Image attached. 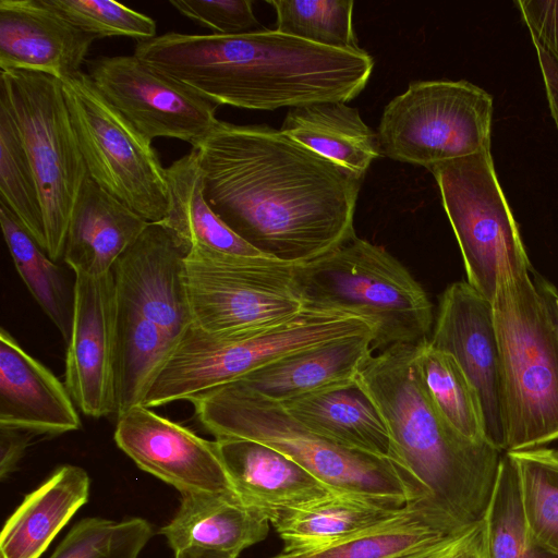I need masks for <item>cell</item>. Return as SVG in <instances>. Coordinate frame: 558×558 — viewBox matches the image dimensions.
Here are the masks:
<instances>
[{"label":"cell","instance_id":"13","mask_svg":"<svg viewBox=\"0 0 558 558\" xmlns=\"http://www.w3.org/2000/svg\"><path fill=\"white\" fill-rule=\"evenodd\" d=\"M468 282L493 302L502 264L531 265L490 150L433 166Z\"/></svg>","mask_w":558,"mask_h":558},{"label":"cell","instance_id":"15","mask_svg":"<svg viewBox=\"0 0 558 558\" xmlns=\"http://www.w3.org/2000/svg\"><path fill=\"white\" fill-rule=\"evenodd\" d=\"M66 389L87 416L117 413L116 287L112 272L75 274L65 354Z\"/></svg>","mask_w":558,"mask_h":558},{"label":"cell","instance_id":"33","mask_svg":"<svg viewBox=\"0 0 558 558\" xmlns=\"http://www.w3.org/2000/svg\"><path fill=\"white\" fill-rule=\"evenodd\" d=\"M0 202L45 247V225L36 178L21 133L5 100L0 97Z\"/></svg>","mask_w":558,"mask_h":558},{"label":"cell","instance_id":"38","mask_svg":"<svg viewBox=\"0 0 558 558\" xmlns=\"http://www.w3.org/2000/svg\"><path fill=\"white\" fill-rule=\"evenodd\" d=\"M183 16L216 35H238L258 31L251 0H170Z\"/></svg>","mask_w":558,"mask_h":558},{"label":"cell","instance_id":"3","mask_svg":"<svg viewBox=\"0 0 558 558\" xmlns=\"http://www.w3.org/2000/svg\"><path fill=\"white\" fill-rule=\"evenodd\" d=\"M356 385L372 400L400 465L462 524L481 521L497 481L502 450L459 434L429 397L415 363V344L372 355Z\"/></svg>","mask_w":558,"mask_h":558},{"label":"cell","instance_id":"8","mask_svg":"<svg viewBox=\"0 0 558 558\" xmlns=\"http://www.w3.org/2000/svg\"><path fill=\"white\" fill-rule=\"evenodd\" d=\"M294 275L304 306L354 313L374 324L373 352L428 338L433 304L383 246L355 234L325 255L295 265Z\"/></svg>","mask_w":558,"mask_h":558},{"label":"cell","instance_id":"43","mask_svg":"<svg viewBox=\"0 0 558 558\" xmlns=\"http://www.w3.org/2000/svg\"><path fill=\"white\" fill-rule=\"evenodd\" d=\"M174 553L175 558H238L229 553L201 547H187Z\"/></svg>","mask_w":558,"mask_h":558},{"label":"cell","instance_id":"35","mask_svg":"<svg viewBox=\"0 0 558 558\" xmlns=\"http://www.w3.org/2000/svg\"><path fill=\"white\" fill-rule=\"evenodd\" d=\"M276 31L332 49L361 51L353 27L352 0H270Z\"/></svg>","mask_w":558,"mask_h":558},{"label":"cell","instance_id":"11","mask_svg":"<svg viewBox=\"0 0 558 558\" xmlns=\"http://www.w3.org/2000/svg\"><path fill=\"white\" fill-rule=\"evenodd\" d=\"M61 83L89 178L148 222H160L169 187L151 142L107 101L87 73Z\"/></svg>","mask_w":558,"mask_h":558},{"label":"cell","instance_id":"32","mask_svg":"<svg viewBox=\"0 0 558 558\" xmlns=\"http://www.w3.org/2000/svg\"><path fill=\"white\" fill-rule=\"evenodd\" d=\"M483 519L486 558H558L531 534L522 506L517 466L508 452L502 454Z\"/></svg>","mask_w":558,"mask_h":558},{"label":"cell","instance_id":"1","mask_svg":"<svg viewBox=\"0 0 558 558\" xmlns=\"http://www.w3.org/2000/svg\"><path fill=\"white\" fill-rule=\"evenodd\" d=\"M194 149L208 205L263 255L300 265L355 235L364 175L280 130L217 120Z\"/></svg>","mask_w":558,"mask_h":558},{"label":"cell","instance_id":"24","mask_svg":"<svg viewBox=\"0 0 558 558\" xmlns=\"http://www.w3.org/2000/svg\"><path fill=\"white\" fill-rule=\"evenodd\" d=\"M409 502L368 495L335 493L303 508L276 515L270 523L284 554L316 550L396 515Z\"/></svg>","mask_w":558,"mask_h":558},{"label":"cell","instance_id":"37","mask_svg":"<svg viewBox=\"0 0 558 558\" xmlns=\"http://www.w3.org/2000/svg\"><path fill=\"white\" fill-rule=\"evenodd\" d=\"M45 1L68 22L95 39L128 37L144 41L157 36V24L151 17L117 1Z\"/></svg>","mask_w":558,"mask_h":558},{"label":"cell","instance_id":"4","mask_svg":"<svg viewBox=\"0 0 558 558\" xmlns=\"http://www.w3.org/2000/svg\"><path fill=\"white\" fill-rule=\"evenodd\" d=\"M189 248L149 223L112 268L116 287L117 416L144 397L193 325L186 286Z\"/></svg>","mask_w":558,"mask_h":558},{"label":"cell","instance_id":"6","mask_svg":"<svg viewBox=\"0 0 558 558\" xmlns=\"http://www.w3.org/2000/svg\"><path fill=\"white\" fill-rule=\"evenodd\" d=\"M532 270V265L502 264L492 302L506 452L558 440V332Z\"/></svg>","mask_w":558,"mask_h":558},{"label":"cell","instance_id":"27","mask_svg":"<svg viewBox=\"0 0 558 558\" xmlns=\"http://www.w3.org/2000/svg\"><path fill=\"white\" fill-rule=\"evenodd\" d=\"M169 206L159 222L190 251L204 254L265 256L235 234L211 209L204 195V179L197 150L174 160L166 168Z\"/></svg>","mask_w":558,"mask_h":558},{"label":"cell","instance_id":"16","mask_svg":"<svg viewBox=\"0 0 558 558\" xmlns=\"http://www.w3.org/2000/svg\"><path fill=\"white\" fill-rule=\"evenodd\" d=\"M429 341L460 364L478 393L486 438L504 451L500 360L492 302L468 281L450 284L439 299Z\"/></svg>","mask_w":558,"mask_h":558},{"label":"cell","instance_id":"7","mask_svg":"<svg viewBox=\"0 0 558 558\" xmlns=\"http://www.w3.org/2000/svg\"><path fill=\"white\" fill-rule=\"evenodd\" d=\"M374 332L375 326L361 315L311 306L290 319L244 332H206L192 325L154 378L142 405L151 409L189 401L295 352Z\"/></svg>","mask_w":558,"mask_h":558},{"label":"cell","instance_id":"44","mask_svg":"<svg viewBox=\"0 0 558 558\" xmlns=\"http://www.w3.org/2000/svg\"><path fill=\"white\" fill-rule=\"evenodd\" d=\"M553 452H554L555 457L558 459V449H556V450L553 449Z\"/></svg>","mask_w":558,"mask_h":558},{"label":"cell","instance_id":"28","mask_svg":"<svg viewBox=\"0 0 558 558\" xmlns=\"http://www.w3.org/2000/svg\"><path fill=\"white\" fill-rule=\"evenodd\" d=\"M280 131L333 162L364 175L381 153L377 133L345 102L290 108Z\"/></svg>","mask_w":558,"mask_h":558},{"label":"cell","instance_id":"39","mask_svg":"<svg viewBox=\"0 0 558 558\" xmlns=\"http://www.w3.org/2000/svg\"><path fill=\"white\" fill-rule=\"evenodd\" d=\"M396 558H486L484 519Z\"/></svg>","mask_w":558,"mask_h":558},{"label":"cell","instance_id":"2","mask_svg":"<svg viewBox=\"0 0 558 558\" xmlns=\"http://www.w3.org/2000/svg\"><path fill=\"white\" fill-rule=\"evenodd\" d=\"M134 54L217 106L268 111L348 102L365 88L374 68L364 49H332L276 29L168 32L137 41Z\"/></svg>","mask_w":558,"mask_h":558},{"label":"cell","instance_id":"10","mask_svg":"<svg viewBox=\"0 0 558 558\" xmlns=\"http://www.w3.org/2000/svg\"><path fill=\"white\" fill-rule=\"evenodd\" d=\"M493 97L461 81H417L384 109L378 140L386 157L428 170L490 150Z\"/></svg>","mask_w":558,"mask_h":558},{"label":"cell","instance_id":"19","mask_svg":"<svg viewBox=\"0 0 558 558\" xmlns=\"http://www.w3.org/2000/svg\"><path fill=\"white\" fill-rule=\"evenodd\" d=\"M231 486L241 501L264 514L303 508L333 492L295 461L258 441L215 439Z\"/></svg>","mask_w":558,"mask_h":558},{"label":"cell","instance_id":"22","mask_svg":"<svg viewBox=\"0 0 558 558\" xmlns=\"http://www.w3.org/2000/svg\"><path fill=\"white\" fill-rule=\"evenodd\" d=\"M373 333L336 340L267 364L239 381L279 403L355 383L373 355ZM238 381V380H236Z\"/></svg>","mask_w":558,"mask_h":558},{"label":"cell","instance_id":"30","mask_svg":"<svg viewBox=\"0 0 558 558\" xmlns=\"http://www.w3.org/2000/svg\"><path fill=\"white\" fill-rule=\"evenodd\" d=\"M0 225L16 271L68 343L72 327L73 294L70 295L60 268L1 202Z\"/></svg>","mask_w":558,"mask_h":558},{"label":"cell","instance_id":"41","mask_svg":"<svg viewBox=\"0 0 558 558\" xmlns=\"http://www.w3.org/2000/svg\"><path fill=\"white\" fill-rule=\"evenodd\" d=\"M38 434L0 425V476L4 478L16 469L26 448Z\"/></svg>","mask_w":558,"mask_h":558},{"label":"cell","instance_id":"31","mask_svg":"<svg viewBox=\"0 0 558 558\" xmlns=\"http://www.w3.org/2000/svg\"><path fill=\"white\" fill-rule=\"evenodd\" d=\"M415 363L429 397L446 421L470 440H486L478 393L457 360L427 338L415 344Z\"/></svg>","mask_w":558,"mask_h":558},{"label":"cell","instance_id":"36","mask_svg":"<svg viewBox=\"0 0 558 558\" xmlns=\"http://www.w3.org/2000/svg\"><path fill=\"white\" fill-rule=\"evenodd\" d=\"M151 534L150 524L141 518L122 522L85 518L49 558H137Z\"/></svg>","mask_w":558,"mask_h":558},{"label":"cell","instance_id":"12","mask_svg":"<svg viewBox=\"0 0 558 558\" xmlns=\"http://www.w3.org/2000/svg\"><path fill=\"white\" fill-rule=\"evenodd\" d=\"M184 265L193 325L206 332L256 330L304 307L293 264L190 251Z\"/></svg>","mask_w":558,"mask_h":558},{"label":"cell","instance_id":"17","mask_svg":"<svg viewBox=\"0 0 558 558\" xmlns=\"http://www.w3.org/2000/svg\"><path fill=\"white\" fill-rule=\"evenodd\" d=\"M117 446L143 471L170 484L181 494L233 490L216 440L138 404L120 415Z\"/></svg>","mask_w":558,"mask_h":558},{"label":"cell","instance_id":"23","mask_svg":"<svg viewBox=\"0 0 558 558\" xmlns=\"http://www.w3.org/2000/svg\"><path fill=\"white\" fill-rule=\"evenodd\" d=\"M180 508L160 530L169 546L178 551L187 547L220 550L239 556L262 541L269 521L245 506L234 490L181 494Z\"/></svg>","mask_w":558,"mask_h":558},{"label":"cell","instance_id":"34","mask_svg":"<svg viewBox=\"0 0 558 558\" xmlns=\"http://www.w3.org/2000/svg\"><path fill=\"white\" fill-rule=\"evenodd\" d=\"M515 463L524 514L534 539L558 555V459L553 449L508 452Z\"/></svg>","mask_w":558,"mask_h":558},{"label":"cell","instance_id":"21","mask_svg":"<svg viewBox=\"0 0 558 558\" xmlns=\"http://www.w3.org/2000/svg\"><path fill=\"white\" fill-rule=\"evenodd\" d=\"M149 223L88 177L71 215L62 258L74 274L102 277Z\"/></svg>","mask_w":558,"mask_h":558},{"label":"cell","instance_id":"40","mask_svg":"<svg viewBox=\"0 0 558 558\" xmlns=\"http://www.w3.org/2000/svg\"><path fill=\"white\" fill-rule=\"evenodd\" d=\"M532 40L558 63V1H517Z\"/></svg>","mask_w":558,"mask_h":558},{"label":"cell","instance_id":"9","mask_svg":"<svg viewBox=\"0 0 558 558\" xmlns=\"http://www.w3.org/2000/svg\"><path fill=\"white\" fill-rule=\"evenodd\" d=\"M0 97L15 120L38 185L45 253L63 257L71 215L89 177L60 80L31 71H0Z\"/></svg>","mask_w":558,"mask_h":558},{"label":"cell","instance_id":"18","mask_svg":"<svg viewBox=\"0 0 558 558\" xmlns=\"http://www.w3.org/2000/svg\"><path fill=\"white\" fill-rule=\"evenodd\" d=\"M94 40L45 0H0V71L63 81L82 72Z\"/></svg>","mask_w":558,"mask_h":558},{"label":"cell","instance_id":"29","mask_svg":"<svg viewBox=\"0 0 558 558\" xmlns=\"http://www.w3.org/2000/svg\"><path fill=\"white\" fill-rule=\"evenodd\" d=\"M466 525L430 497L410 501L392 518L338 543L299 554L280 553L272 558H396Z\"/></svg>","mask_w":558,"mask_h":558},{"label":"cell","instance_id":"14","mask_svg":"<svg viewBox=\"0 0 558 558\" xmlns=\"http://www.w3.org/2000/svg\"><path fill=\"white\" fill-rule=\"evenodd\" d=\"M86 68L107 101L150 142L170 137L195 148L218 120L216 104L134 53L99 56Z\"/></svg>","mask_w":558,"mask_h":558},{"label":"cell","instance_id":"5","mask_svg":"<svg viewBox=\"0 0 558 558\" xmlns=\"http://www.w3.org/2000/svg\"><path fill=\"white\" fill-rule=\"evenodd\" d=\"M197 420L216 439L241 438L286 454L336 493L388 497L410 502L429 497L399 464L327 439L295 420L279 402L241 381L189 400Z\"/></svg>","mask_w":558,"mask_h":558},{"label":"cell","instance_id":"26","mask_svg":"<svg viewBox=\"0 0 558 558\" xmlns=\"http://www.w3.org/2000/svg\"><path fill=\"white\" fill-rule=\"evenodd\" d=\"M281 404L312 432L344 447L390 459L400 465L378 410L356 383Z\"/></svg>","mask_w":558,"mask_h":558},{"label":"cell","instance_id":"25","mask_svg":"<svg viewBox=\"0 0 558 558\" xmlns=\"http://www.w3.org/2000/svg\"><path fill=\"white\" fill-rule=\"evenodd\" d=\"M89 484L84 469L70 464L58 468L4 523L0 558H39L88 500Z\"/></svg>","mask_w":558,"mask_h":558},{"label":"cell","instance_id":"42","mask_svg":"<svg viewBox=\"0 0 558 558\" xmlns=\"http://www.w3.org/2000/svg\"><path fill=\"white\" fill-rule=\"evenodd\" d=\"M533 281L558 332V290L538 275L534 276Z\"/></svg>","mask_w":558,"mask_h":558},{"label":"cell","instance_id":"20","mask_svg":"<svg viewBox=\"0 0 558 558\" xmlns=\"http://www.w3.org/2000/svg\"><path fill=\"white\" fill-rule=\"evenodd\" d=\"M75 407L65 384L1 328L0 425L59 435L81 427Z\"/></svg>","mask_w":558,"mask_h":558}]
</instances>
